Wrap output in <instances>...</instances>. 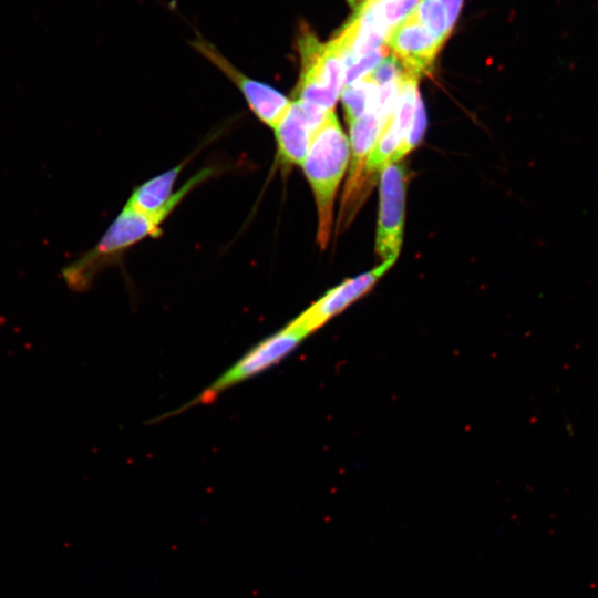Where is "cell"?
<instances>
[{
  "label": "cell",
  "mask_w": 598,
  "mask_h": 598,
  "mask_svg": "<svg viewBox=\"0 0 598 598\" xmlns=\"http://www.w3.org/2000/svg\"><path fill=\"white\" fill-rule=\"evenodd\" d=\"M426 125L425 111L421 96L416 102L413 118L408 134L391 158V163H399L421 142Z\"/></svg>",
  "instance_id": "obj_15"
},
{
  "label": "cell",
  "mask_w": 598,
  "mask_h": 598,
  "mask_svg": "<svg viewBox=\"0 0 598 598\" xmlns=\"http://www.w3.org/2000/svg\"><path fill=\"white\" fill-rule=\"evenodd\" d=\"M421 0H363L354 13L386 38L416 9Z\"/></svg>",
  "instance_id": "obj_11"
},
{
  "label": "cell",
  "mask_w": 598,
  "mask_h": 598,
  "mask_svg": "<svg viewBox=\"0 0 598 598\" xmlns=\"http://www.w3.org/2000/svg\"><path fill=\"white\" fill-rule=\"evenodd\" d=\"M374 102L359 118L349 125L351 165L341 208V219L344 221L348 213H354L353 207L354 203L359 200L360 182L368 156L388 124L375 109Z\"/></svg>",
  "instance_id": "obj_9"
},
{
  "label": "cell",
  "mask_w": 598,
  "mask_h": 598,
  "mask_svg": "<svg viewBox=\"0 0 598 598\" xmlns=\"http://www.w3.org/2000/svg\"><path fill=\"white\" fill-rule=\"evenodd\" d=\"M445 8L450 24L453 27L460 13L463 0H439Z\"/></svg>",
  "instance_id": "obj_16"
},
{
  "label": "cell",
  "mask_w": 598,
  "mask_h": 598,
  "mask_svg": "<svg viewBox=\"0 0 598 598\" xmlns=\"http://www.w3.org/2000/svg\"><path fill=\"white\" fill-rule=\"evenodd\" d=\"M300 74L296 101L302 107L315 131L334 111L344 86V64L334 38L321 42L308 28L301 27L297 38Z\"/></svg>",
  "instance_id": "obj_2"
},
{
  "label": "cell",
  "mask_w": 598,
  "mask_h": 598,
  "mask_svg": "<svg viewBox=\"0 0 598 598\" xmlns=\"http://www.w3.org/2000/svg\"><path fill=\"white\" fill-rule=\"evenodd\" d=\"M190 44L237 86L260 122L271 128L277 125L290 105V99L275 87L243 73L206 39L198 35Z\"/></svg>",
  "instance_id": "obj_5"
},
{
  "label": "cell",
  "mask_w": 598,
  "mask_h": 598,
  "mask_svg": "<svg viewBox=\"0 0 598 598\" xmlns=\"http://www.w3.org/2000/svg\"><path fill=\"white\" fill-rule=\"evenodd\" d=\"M347 1L351 7H357L358 4H360V2L362 3V0H347Z\"/></svg>",
  "instance_id": "obj_17"
},
{
  "label": "cell",
  "mask_w": 598,
  "mask_h": 598,
  "mask_svg": "<svg viewBox=\"0 0 598 598\" xmlns=\"http://www.w3.org/2000/svg\"><path fill=\"white\" fill-rule=\"evenodd\" d=\"M412 16L443 41L448 38L453 29L446 10L439 0H421Z\"/></svg>",
  "instance_id": "obj_14"
},
{
  "label": "cell",
  "mask_w": 598,
  "mask_h": 598,
  "mask_svg": "<svg viewBox=\"0 0 598 598\" xmlns=\"http://www.w3.org/2000/svg\"><path fill=\"white\" fill-rule=\"evenodd\" d=\"M310 333L295 319L262 339L223 372L183 409L213 402L225 390L275 365L290 354Z\"/></svg>",
  "instance_id": "obj_4"
},
{
  "label": "cell",
  "mask_w": 598,
  "mask_h": 598,
  "mask_svg": "<svg viewBox=\"0 0 598 598\" xmlns=\"http://www.w3.org/2000/svg\"><path fill=\"white\" fill-rule=\"evenodd\" d=\"M272 130L277 146L276 165L281 169L302 165L315 131L296 100H291L287 111Z\"/></svg>",
  "instance_id": "obj_10"
},
{
  "label": "cell",
  "mask_w": 598,
  "mask_h": 598,
  "mask_svg": "<svg viewBox=\"0 0 598 598\" xmlns=\"http://www.w3.org/2000/svg\"><path fill=\"white\" fill-rule=\"evenodd\" d=\"M212 172L205 168L190 177L156 213L144 214L124 205L100 240L62 268L61 276L66 287L75 292L86 291L99 272L116 262L125 250L146 237L161 235L164 220L192 189L212 175Z\"/></svg>",
  "instance_id": "obj_1"
},
{
  "label": "cell",
  "mask_w": 598,
  "mask_h": 598,
  "mask_svg": "<svg viewBox=\"0 0 598 598\" xmlns=\"http://www.w3.org/2000/svg\"><path fill=\"white\" fill-rule=\"evenodd\" d=\"M350 157V144L338 117L330 112L315 130L302 163L312 190L317 214V241L324 248L330 239L333 204Z\"/></svg>",
  "instance_id": "obj_3"
},
{
  "label": "cell",
  "mask_w": 598,
  "mask_h": 598,
  "mask_svg": "<svg viewBox=\"0 0 598 598\" xmlns=\"http://www.w3.org/2000/svg\"><path fill=\"white\" fill-rule=\"evenodd\" d=\"M185 162L137 186L125 206L144 214H153L166 205L173 196L174 184Z\"/></svg>",
  "instance_id": "obj_12"
},
{
  "label": "cell",
  "mask_w": 598,
  "mask_h": 598,
  "mask_svg": "<svg viewBox=\"0 0 598 598\" xmlns=\"http://www.w3.org/2000/svg\"><path fill=\"white\" fill-rule=\"evenodd\" d=\"M378 86L368 75L343 86L341 96L346 120L350 125L359 118L377 97Z\"/></svg>",
  "instance_id": "obj_13"
},
{
  "label": "cell",
  "mask_w": 598,
  "mask_h": 598,
  "mask_svg": "<svg viewBox=\"0 0 598 598\" xmlns=\"http://www.w3.org/2000/svg\"><path fill=\"white\" fill-rule=\"evenodd\" d=\"M444 42L411 14L388 35L385 45L406 72L420 78L431 72Z\"/></svg>",
  "instance_id": "obj_8"
},
{
  "label": "cell",
  "mask_w": 598,
  "mask_h": 598,
  "mask_svg": "<svg viewBox=\"0 0 598 598\" xmlns=\"http://www.w3.org/2000/svg\"><path fill=\"white\" fill-rule=\"evenodd\" d=\"M406 174L400 163L388 164L380 181L375 250L382 261L396 260L403 237Z\"/></svg>",
  "instance_id": "obj_6"
},
{
  "label": "cell",
  "mask_w": 598,
  "mask_h": 598,
  "mask_svg": "<svg viewBox=\"0 0 598 598\" xmlns=\"http://www.w3.org/2000/svg\"><path fill=\"white\" fill-rule=\"evenodd\" d=\"M394 260L382 261L375 268L349 278L327 290L295 320L309 333L327 323L368 293L378 280L392 267Z\"/></svg>",
  "instance_id": "obj_7"
}]
</instances>
